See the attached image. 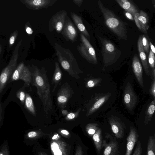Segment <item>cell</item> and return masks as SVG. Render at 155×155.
Listing matches in <instances>:
<instances>
[{
    "instance_id": "cell-1",
    "label": "cell",
    "mask_w": 155,
    "mask_h": 155,
    "mask_svg": "<svg viewBox=\"0 0 155 155\" xmlns=\"http://www.w3.org/2000/svg\"><path fill=\"white\" fill-rule=\"evenodd\" d=\"M32 74L33 85L37 88V94L42 103L45 113L48 114L52 109L50 86L45 70L35 68Z\"/></svg>"
},
{
    "instance_id": "cell-2",
    "label": "cell",
    "mask_w": 155,
    "mask_h": 155,
    "mask_svg": "<svg viewBox=\"0 0 155 155\" xmlns=\"http://www.w3.org/2000/svg\"><path fill=\"white\" fill-rule=\"evenodd\" d=\"M97 4L109 29L119 39L127 40V24L123 21L113 11L105 7L100 0L98 1Z\"/></svg>"
},
{
    "instance_id": "cell-3",
    "label": "cell",
    "mask_w": 155,
    "mask_h": 155,
    "mask_svg": "<svg viewBox=\"0 0 155 155\" xmlns=\"http://www.w3.org/2000/svg\"><path fill=\"white\" fill-rule=\"evenodd\" d=\"M54 44L56 55L62 68L71 77L80 79L79 74L83 72L79 67L73 54L69 49H66L58 43H55Z\"/></svg>"
},
{
    "instance_id": "cell-4",
    "label": "cell",
    "mask_w": 155,
    "mask_h": 155,
    "mask_svg": "<svg viewBox=\"0 0 155 155\" xmlns=\"http://www.w3.org/2000/svg\"><path fill=\"white\" fill-rule=\"evenodd\" d=\"M99 38L101 44V54L104 67L112 65L119 58L121 54V51L110 41L101 37H99Z\"/></svg>"
},
{
    "instance_id": "cell-5",
    "label": "cell",
    "mask_w": 155,
    "mask_h": 155,
    "mask_svg": "<svg viewBox=\"0 0 155 155\" xmlns=\"http://www.w3.org/2000/svg\"><path fill=\"white\" fill-rule=\"evenodd\" d=\"M22 42L19 41L15 47L13 54L7 66L3 70L0 75V94L2 91L10 77L16 68L18 57V51Z\"/></svg>"
},
{
    "instance_id": "cell-6",
    "label": "cell",
    "mask_w": 155,
    "mask_h": 155,
    "mask_svg": "<svg viewBox=\"0 0 155 155\" xmlns=\"http://www.w3.org/2000/svg\"><path fill=\"white\" fill-rule=\"evenodd\" d=\"M80 35L81 43L77 46L78 51L89 63L97 64V61L94 48L86 38L81 33Z\"/></svg>"
},
{
    "instance_id": "cell-7",
    "label": "cell",
    "mask_w": 155,
    "mask_h": 155,
    "mask_svg": "<svg viewBox=\"0 0 155 155\" xmlns=\"http://www.w3.org/2000/svg\"><path fill=\"white\" fill-rule=\"evenodd\" d=\"M74 94V90L68 83L65 82L63 84L58 90L57 95L58 106L62 110L64 108Z\"/></svg>"
},
{
    "instance_id": "cell-8",
    "label": "cell",
    "mask_w": 155,
    "mask_h": 155,
    "mask_svg": "<svg viewBox=\"0 0 155 155\" xmlns=\"http://www.w3.org/2000/svg\"><path fill=\"white\" fill-rule=\"evenodd\" d=\"M21 80L29 86L32 81V74L28 68L23 63H21L16 67L11 75L12 81Z\"/></svg>"
},
{
    "instance_id": "cell-9",
    "label": "cell",
    "mask_w": 155,
    "mask_h": 155,
    "mask_svg": "<svg viewBox=\"0 0 155 155\" xmlns=\"http://www.w3.org/2000/svg\"><path fill=\"white\" fill-rule=\"evenodd\" d=\"M67 16V12L64 10L54 15L49 21V29L50 31H53L54 29L58 33H61Z\"/></svg>"
},
{
    "instance_id": "cell-10",
    "label": "cell",
    "mask_w": 155,
    "mask_h": 155,
    "mask_svg": "<svg viewBox=\"0 0 155 155\" xmlns=\"http://www.w3.org/2000/svg\"><path fill=\"white\" fill-rule=\"evenodd\" d=\"M105 138L102 141V147H104L103 155H120L119 145L116 138L107 133Z\"/></svg>"
},
{
    "instance_id": "cell-11",
    "label": "cell",
    "mask_w": 155,
    "mask_h": 155,
    "mask_svg": "<svg viewBox=\"0 0 155 155\" xmlns=\"http://www.w3.org/2000/svg\"><path fill=\"white\" fill-rule=\"evenodd\" d=\"M61 32L66 40L72 42L76 41L78 36L77 28L68 16Z\"/></svg>"
},
{
    "instance_id": "cell-12",
    "label": "cell",
    "mask_w": 155,
    "mask_h": 155,
    "mask_svg": "<svg viewBox=\"0 0 155 155\" xmlns=\"http://www.w3.org/2000/svg\"><path fill=\"white\" fill-rule=\"evenodd\" d=\"M137 98L131 85L128 82L126 85L124 93V102L126 107L132 110L136 105Z\"/></svg>"
},
{
    "instance_id": "cell-13",
    "label": "cell",
    "mask_w": 155,
    "mask_h": 155,
    "mask_svg": "<svg viewBox=\"0 0 155 155\" xmlns=\"http://www.w3.org/2000/svg\"><path fill=\"white\" fill-rule=\"evenodd\" d=\"M20 1L28 8L34 10L48 8L54 5L56 0H21Z\"/></svg>"
},
{
    "instance_id": "cell-14",
    "label": "cell",
    "mask_w": 155,
    "mask_h": 155,
    "mask_svg": "<svg viewBox=\"0 0 155 155\" xmlns=\"http://www.w3.org/2000/svg\"><path fill=\"white\" fill-rule=\"evenodd\" d=\"M112 131L116 138H122L124 136L125 126L119 118L113 116L108 118Z\"/></svg>"
},
{
    "instance_id": "cell-15",
    "label": "cell",
    "mask_w": 155,
    "mask_h": 155,
    "mask_svg": "<svg viewBox=\"0 0 155 155\" xmlns=\"http://www.w3.org/2000/svg\"><path fill=\"white\" fill-rule=\"evenodd\" d=\"M139 135L136 129L130 127L129 134L127 139L126 151L125 155H130L136 143Z\"/></svg>"
},
{
    "instance_id": "cell-16",
    "label": "cell",
    "mask_w": 155,
    "mask_h": 155,
    "mask_svg": "<svg viewBox=\"0 0 155 155\" xmlns=\"http://www.w3.org/2000/svg\"><path fill=\"white\" fill-rule=\"evenodd\" d=\"M132 67L135 76L140 84L143 86L142 67L137 54H135L133 57Z\"/></svg>"
},
{
    "instance_id": "cell-17",
    "label": "cell",
    "mask_w": 155,
    "mask_h": 155,
    "mask_svg": "<svg viewBox=\"0 0 155 155\" xmlns=\"http://www.w3.org/2000/svg\"><path fill=\"white\" fill-rule=\"evenodd\" d=\"M137 47L139 56L146 74L149 75L150 72L146 55L143 49L142 44V35L139 36L137 41Z\"/></svg>"
},
{
    "instance_id": "cell-18",
    "label": "cell",
    "mask_w": 155,
    "mask_h": 155,
    "mask_svg": "<svg viewBox=\"0 0 155 155\" xmlns=\"http://www.w3.org/2000/svg\"><path fill=\"white\" fill-rule=\"evenodd\" d=\"M70 14L71 17L78 29L86 38L89 39V34L83 23L81 17L73 12H71Z\"/></svg>"
},
{
    "instance_id": "cell-19",
    "label": "cell",
    "mask_w": 155,
    "mask_h": 155,
    "mask_svg": "<svg viewBox=\"0 0 155 155\" xmlns=\"http://www.w3.org/2000/svg\"><path fill=\"white\" fill-rule=\"evenodd\" d=\"M115 1L125 11L131 13L134 17L136 13L139 12L136 7L130 1L116 0Z\"/></svg>"
},
{
    "instance_id": "cell-20",
    "label": "cell",
    "mask_w": 155,
    "mask_h": 155,
    "mask_svg": "<svg viewBox=\"0 0 155 155\" xmlns=\"http://www.w3.org/2000/svg\"><path fill=\"white\" fill-rule=\"evenodd\" d=\"M62 75V72L59 63L56 61L55 63V69L51 80V84L54 85L52 92L54 91L58 85L60 83Z\"/></svg>"
},
{
    "instance_id": "cell-21",
    "label": "cell",
    "mask_w": 155,
    "mask_h": 155,
    "mask_svg": "<svg viewBox=\"0 0 155 155\" xmlns=\"http://www.w3.org/2000/svg\"><path fill=\"white\" fill-rule=\"evenodd\" d=\"M139 22L141 28V31L146 33L149 28V16L147 13L142 10L139 12L138 17Z\"/></svg>"
},
{
    "instance_id": "cell-22",
    "label": "cell",
    "mask_w": 155,
    "mask_h": 155,
    "mask_svg": "<svg viewBox=\"0 0 155 155\" xmlns=\"http://www.w3.org/2000/svg\"><path fill=\"white\" fill-rule=\"evenodd\" d=\"M109 97L108 95H106L96 101L88 110L86 116H89L96 111L107 100Z\"/></svg>"
},
{
    "instance_id": "cell-23",
    "label": "cell",
    "mask_w": 155,
    "mask_h": 155,
    "mask_svg": "<svg viewBox=\"0 0 155 155\" xmlns=\"http://www.w3.org/2000/svg\"><path fill=\"white\" fill-rule=\"evenodd\" d=\"M93 139L99 153L102 148V137L101 129L99 128L96 133L93 136Z\"/></svg>"
},
{
    "instance_id": "cell-24",
    "label": "cell",
    "mask_w": 155,
    "mask_h": 155,
    "mask_svg": "<svg viewBox=\"0 0 155 155\" xmlns=\"http://www.w3.org/2000/svg\"><path fill=\"white\" fill-rule=\"evenodd\" d=\"M155 100L152 101L149 104L145 113L144 123L145 125L147 124L151 120L154 113L155 109Z\"/></svg>"
},
{
    "instance_id": "cell-25",
    "label": "cell",
    "mask_w": 155,
    "mask_h": 155,
    "mask_svg": "<svg viewBox=\"0 0 155 155\" xmlns=\"http://www.w3.org/2000/svg\"><path fill=\"white\" fill-rule=\"evenodd\" d=\"M25 108L29 112L33 115L36 116V110L33 100L28 94H25Z\"/></svg>"
},
{
    "instance_id": "cell-26",
    "label": "cell",
    "mask_w": 155,
    "mask_h": 155,
    "mask_svg": "<svg viewBox=\"0 0 155 155\" xmlns=\"http://www.w3.org/2000/svg\"><path fill=\"white\" fill-rule=\"evenodd\" d=\"M147 155H155V135L149 136L147 146Z\"/></svg>"
},
{
    "instance_id": "cell-27",
    "label": "cell",
    "mask_w": 155,
    "mask_h": 155,
    "mask_svg": "<svg viewBox=\"0 0 155 155\" xmlns=\"http://www.w3.org/2000/svg\"><path fill=\"white\" fill-rule=\"evenodd\" d=\"M98 125L95 123L90 124L87 125V129L88 134L93 135L96 132L99 127Z\"/></svg>"
},
{
    "instance_id": "cell-28",
    "label": "cell",
    "mask_w": 155,
    "mask_h": 155,
    "mask_svg": "<svg viewBox=\"0 0 155 155\" xmlns=\"http://www.w3.org/2000/svg\"><path fill=\"white\" fill-rule=\"evenodd\" d=\"M142 44L145 52L148 54L149 53L150 47L149 41L145 35H142Z\"/></svg>"
},
{
    "instance_id": "cell-29",
    "label": "cell",
    "mask_w": 155,
    "mask_h": 155,
    "mask_svg": "<svg viewBox=\"0 0 155 155\" xmlns=\"http://www.w3.org/2000/svg\"><path fill=\"white\" fill-rule=\"evenodd\" d=\"M148 62L152 71L155 69L154 54L152 52L150 49V50L148 57Z\"/></svg>"
},
{
    "instance_id": "cell-30",
    "label": "cell",
    "mask_w": 155,
    "mask_h": 155,
    "mask_svg": "<svg viewBox=\"0 0 155 155\" xmlns=\"http://www.w3.org/2000/svg\"><path fill=\"white\" fill-rule=\"evenodd\" d=\"M81 108H79L77 111L68 113L66 116L65 119L67 120H72L76 118L79 116Z\"/></svg>"
},
{
    "instance_id": "cell-31",
    "label": "cell",
    "mask_w": 155,
    "mask_h": 155,
    "mask_svg": "<svg viewBox=\"0 0 155 155\" xmlns=\"http://www.w3.org/2000/svg\"><path fill=\"white\" fill-rule=\"evenodd\" d=\"M101 81L99 79H92L88 81L87 83L86 87L91 88L97 86Z\"/></svg>"
},
{
    "instance_id": "cell-32",
    "label": "cell",
    "mask_w": 155,
    "mask_h": 155,
    "mask_svg": "<svg viewBox=\"0 0 155 155\" xmlns=\"http://www.w3.org/2000/svg\"><path fill=\"white\" fill-rule=\"evenodd\" d=\"M18 35V31L16 30L11 35L9 41V46L11 47L14 43Z\"/></svg>"
},
{
    "instance_id": "cell-33",
    "label": "cell",
    "mask_w": 155,
    "mask_h": 155,
    "mask_svg": "<svg viewBox=\"0 0 155 155\" xmlns=\"http://www.w3.org/2000/svg\"><path fill=\"white\" fill-rule=\"evenodd\" d=\"M16 96L19 99L22 104L25 103V94L23 91H19L16 93Z\"/></svg>"
},
{
    "instance_id": "cell-34",
    "label": "cell",
    "mask_w": 155,
    "mask_h": 155,
    "mask_svg": "<svg viewBox=\"0 0 155 155\" xmlns=\"http://www.w3.org/2000/svg\"><path fill=\"white\" fill-rule=\"evenodd\" d=\"M142 148L141 142L139 141L137 144L136 148L132 155H141Z\"/></svg>"
},
{
    "instance_id": "cell-35",
    "label": "cell",
    "mask_w": 155,
    "mask_h": 155,
    "mask_svg": "<svg viewBox=\"0 0 155 155\" xmlns=\"http://www.w3.org/2000/svg\"><path fill=\"white\" fill-rule=\"evenodd\" d=\"M149 92L150 94L153 97L154 99L155 97V79H153V81L150 87Z\"/></svg>"
},
{
    "instance_id": "cell-36",
    "label": "cell",
    "mask_w": 155,
    "mask_h": 155,
    "mask_svg": "<svg viewBox=\"0 0 155 155\" xmlns=\"http://www.w3.org/2000/svg\"><path fill=\"white\" fill-rule=\"evenodd\" d=\"M139 15V12L136 13L134 16V20L135 21L136 24L138 28V29L141 31V28L140 25L138 20V17Z\"/></svg>"
},
{
    "instance_id": "cell-37",
    "label": "cell",
    "mask_w": 155,
    "mask_h": 155,
    "mask_svg": "<svg viewBox=\"0 0 155 155\" xmlns=\"http://www.w3.org/2000/svg\"><path fill=\"white\" fill-rule=\"evenodd\" d=\"M124 14L125 16L128 19L132 21L134 20V17L133 15L130 13L125 11Z\"/></svg>"
},
{
    "instance_id": "cell-38",
    "label": "cell",
    "mask_w": 155,
    "mask_h": 155,
    "mask_svg": "<svg viewBox=\"0 0 155 155\" xmlns=\"http://www.w3.org/2000/svg\"><path fill=\"white\" fill-rule=\"evenodd\" d=\"M51 150L53 152L59 149L58 145L55 142H53L51 144Z\"/></svg>"
},
{
    "instance_id": "cell-39",
    "label": "cell",
    "mask_w": 155,
    "mask_h": 155,
    "mask_svg": "<svg viewBox=\"0 0 155 155\" xmlns=\"http://www.w3.org/2000/svg\"><path fill=\"white\" fill-rule=\"evenodd\" d=\"M25 30L27 33L28 34L31 35L33 33V31L32 29L27 25L25 26Z\"/></svg>"
},
{
    "instance_id": "cell-40",
    "label": "cell",
    "mask_w": 155,
    "mask_h": 155,
    "mask_svg": "<svg viewBox=\"0 0 155 155\" xmlns=\"http://www.w3.org/2000/svg\"><path fill=\"white\" fill-rule=\"evenodd\" d=\"M37 135V133L36 132L32 131L29 132L28 134V136L30 138L34 137Z\"/></svg>"
},
{
    "instance_id": "cell-41",
    "label": "cell",
    "mask_w": 155,
    "mask_h": 155,
    "mask_svg": "<svg viewBox=\"0 0 155 155\" xmlns=\"http://www.w3.org/2000/svg\"><path fill=\"white\" fill-rule=\"evenodd\" d=\"M72 1L78 6L80 7L83 1V0H73Z\"/></svg>"
},
{
    "instance_id": "cell-42",
    "label": "cell",
    "mask_w": 155,
    "mask_h": 155,
    "mask_svg": "<svg viewBox=\"0 0 155 155\" xmlns=\"http://www.w3.org/2000/svg\"><path fill=\"white\" fill-rule=\"evenodd\" d=\"M149 46L150 48V50L154 54H155V49L153 45L152 44L151 41H149Z\"/></svg>"
},
{
    "instance_id": "cell-43",
    "label": "cell",
    "mask_w": 155,
    "mask_h": 155,
    "mask_svg": "<svg viewBox=\"0 0 155 155\" xmlns=\"http://www.w3.org/2000/svg\"><path fill=\"white\" fill-rule=\"evenodd\" d=\"M0 155H9L7 150L5 149L2 150L0 152Z\"/></svg>"
},
{
    "instance_id": "cell-44",
    "label": "cell",
    "mask_w": 155,
    "mask_h": 155,
    "mask_svg": "<svg viewBox=\"0 0 155 155\" xmlns=\"http://www.w3.org/2000/svg\"><path fill=\"white\" fill-rule=\"evenodd\" d=\"M54 155H62L61 150L59 149L53 151Z\"/></svg>"
},
{
    "instance_id": "cell-45",
    "label": "cell",
    "mask_w": 155,
    "mask_h": 155,
    "mask_svg": "<svg viewBox=\"0 0 155 155\" xmlns=\"http://www.w3.org/2000/svg\"><path fill=\"white\" fill-rule=\"evenodd\" d=\"M62 133L65 135H68L69 134V132L67 130H62L61 131Z\"/></svg>"
},
{
    "instance_id": "cell-46",
    "label": "cell",
    "mask_w": 155,
    "mask_h": 155,
    "mask_svg": "<svg viewBox=\"0 0 155 155\" xmlns=\"http://www.w3.org/2000/svg\"><path fill=\"white\" fill-rule=\"evenodd\" d=\"M68 111L66 110H62V113L64 115H66L68 113Z\"/></svg>"
},
{
    "instance_id": "cell-47",
    "label": "cell",
    "mask_w": 155,
    "mask_h": 155,
    "mask_svg": "<svg viewBox=\"0 0 155 155\" xmlns=\"http://www.w3.org/2000/svg\"><path fill=\"white\" fill-rule=\"evenodd\" d=\"M2 107L1 104L0 103V117L1 115V114L2 113Z\"/></svg>"
},
{
    "instance_id": "cell-48",
    "label": "cell",
    "mask_w": 155,
    "mask_h": 155,
    "mask_svg": "<svg viewBox=\"0 0 155 155\" xmlns=\"http://www.w3.org/2000/svg\"><path fill=\"white\" fill-rule=\"evenodd\" d=\"M151 1L152 2V3L153 4V7H154V8H155V1L154 0H152Z\"/></svg>"
},
{
    "instance_id": "cell-49",
    "label": "cell",
    "mask_w": 155,
    "mask_h": 155,
    "mask_svg": "<svg viewBox=\"0 0 155 155\" xmlns=\"http://www.w3.org/2000/svg\"><path fill=\"white\" fill-rule=\"evenodd\" d=\"M2 46L0 44V55H1V52H2Z\"/></svg>"
},
{
    "instance_id": "cell-50",
    "label": "cell",
    "mask_w": 155,
    "mask_h": 155,
    "mask_svg": "<svg viewBox=\"0 0 155 155\" xmlns=\"http://www.w3.org/2000/svg\"><path fill=\"white\" fill-rule=\"evenodd\" d=\"M57 135H54V136L53 137V138H52V139H53L54 138V139H55V138H57Z\"/></svg>"
}]
</instances>
